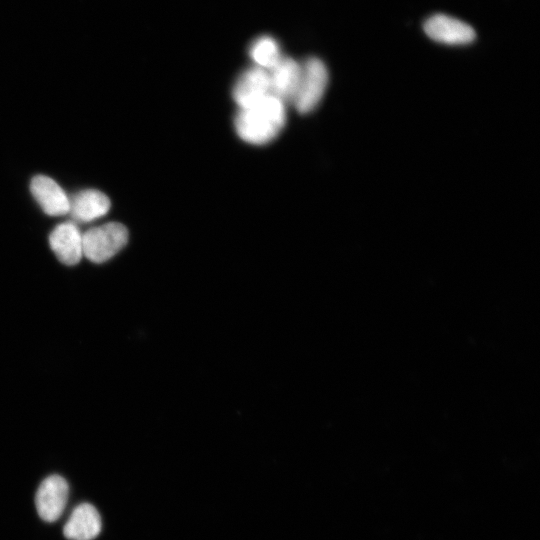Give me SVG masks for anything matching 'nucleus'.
I'll return each mask as SVG.
<instances>
[{
    "label": "nucleus",
    "instance_id": "1",
    "mask_svg": "<svg viewBox=\"0 0 540 540\" xmlns=\"http://www.w3.org/2000/svg\"><path fill=\"white\" fill-rule=\"evenodd\" d=\"M285 123L284 101L269 94L257 103L239 110L235 118V129L243 141L263 145L275 139Z\"/></svg>",
    "mask_w": 540,
    "mask_h": 540
},
{
    "label": "nucleus",
    "instance_id": "2",
    "mask_svg": "<svg viewBox=\"0 0 540 540\" xmlns=\"http://www.w3.org/2000/svg\"><path fill=\"white\" fill-rule=\"evenodd\" d=\"M128 241L127 228L109 222L82 234L83 255L94 263H103L116 255Z\"/></svg>",
    "mask_w": 540,
    "mask_h": 540
},
{
    "label": "nucleus",
    "instance_id": "3",
    "mask_svg": "<svg viewBox=\"0 0 540 540\" xmlns=\"http://www.w3.org/2000/svg\"><path fill=\"white\" fill-rule=\"evenodd\" d=\"M329 73L325 63L310 57L301 64V77L293 104L299 113L314 110L321 102L328 85Z\"/></svg>",
    "mask_w": 540,
    "mask_h": 540
},
{
    "label": "nucleus",
    "instance_id": "4",
    "mask_svg": "<svg viewBox=\"0 0 540 540\" xmlns=\"http://www.w3.org/2000/svg\"><path fill=\"white\" fill-rule=\"evenodd\" d=\"M69 496V485L60 475H50L39 485L35 505L40 518L55 522L63 514Z\"/></svg>",
    "mask_w": 540,
    "mask_h": 540
},
{
    "label": "nucleus",
    "instance_id": "5",
    "mask_svg": "<svg viewBox=\"0 0 540 540\" xmlns=\"http://www.w3.org/2000/svg\"><path fill=\"white\" fill-rule=\"evenodd\" d=\"M423 29L430 39L446 45H466L476 37L472 26L446 14L430 16Z\"/></svg>",
    "mask_w": 540,
    "mask_h": 540
},
{
    "label": "nucleus",
    "instance_id": "6",
    "mask_svg": "<svg viewBox=\"0 0 540 540\" xmlns=\"http://www.w3.org/2000/svg\"><path fill=\"white\" fill-rule=\"evenodd\" d=\"M233 99L242 108L249 107L271 94L268 71L253 66L241 73L233 87Z\"/></svg>",
    "mask_w": 540,
    "mask_h": 540
},
{
    "label": "nucleus",
    "instance_id": "7",
    "mask_svg": "<svg viewBox=\"0 0 540 540\" xmlns=\"http://www.w3.org/2000/svg\"><path fill=\"white\" fill-rule=\"evenodd\" d=\"M49 244L58 260L65 265H76L83 256L82 234L71 222L57 225L49 236Z\"/></svg>",
    "mask_w": 540,
    "mask_h": 540
},
{
    "label": "nucleus",
    "instance_id": "8",
    "mask_svg": "<svg viewBox=\"0 0 540 540\" xmlns=\"http://www.w3.org/2000/svg\"><path fill=\"white\" fill-rule=\"evenodd\" d=\"M30 191L46 214L59 216L69 212V197L52 178L45 175L33 177Z\"/></svg>",
    "mask_w": 540,
    "mask_h": 540
},
{
    "label": "nucleus",
    "instance_id": "9",
    "mask_svg": "<svg viewBox=\"0 0 540 540\" xmlns=\"http://www.w3.org/2000/svg\"><path fill=\"white\" fill-rule=\"evenodd\" d=\"M270 92L282 101H292L296 95L300 77L301 64L290 57H283L268 70Z\"/></svg>",
    "mask_w": 540,
    "mask_h": 540
},
{
    "label": "nucleus",
    "instance_id": "10",
    "mask_svg": "<svg viewBox=\"0 0 540 540\" xmlns=\"http://www.w3.org/2000/svg\"><path fill=\"white\" fill-rule=\"evenodd\" d=\"M102 522L98 510L90 503L76 506L63 527L68 540H93L101 531Z\"/></svg>",
    "mask_w": 540,
    "mask_h": 540
},
{
    "label": "nucleus",
    "instance_id": "11",
    "mask_svg": "<svg viewBox=\"0 0 540 540\" xmlns=\"http://www.w3.org/2000/svg\"><path fill=\"white\" fill-rule=\"evenodd\" d=\"M110 209L109 198L99 190H82L69 198V213L79 222H89L105 215Z\"/></svg>",
    "mask_w": 540,
    "mask_h": 540
},
{
    "label": "nucleus",
    "instance_id": "12",
    "mask_svg": "<svg viewBox=\"0 0 540 540\" xmlns=\"http://www.w3.org/2000/svg\"><path fill=\"white\" fill-rule=\"evenodd\" d=\"M249 55L257 67L267 71L282 58L277 40L270 35L257 37L250 45Z\"/></svg>",
    "mask_w": 540,
    "mask_h": 540
}]
</instances>
